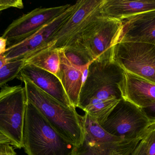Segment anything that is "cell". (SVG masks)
<instances>
[{
	"label": "cell",
	"mask_w": 155,
	"mask_h": 155,
	"mask_svg": "<svg viewBox=\"0 0 155 155\" xmlns=\"http://www.w3.org/2000/svg\"><path fill=\"white\" fill-rule=\"evenodd\" d=\"M124 71L112 59V53L98 57L88 66L77 107L101 125L122 99L119 84Z\"/></svg>",
	"instance_id": "6da1fadb"
},
{
	"label": "cell",
	"mask_w": 155,
	"mask_h": 155,
	"mask_svg": "<svg viewBox=\"0 0 155 155\" xmlns=\"http://www.w3.org/2000/svg\"><path fill=\"white\" fill-rule=\"evenodd\" d=\"M17 78L24 84L27 101L39 110L63 137L76 148L81 145L84 140V132L80 115L76 112V108L63 104L22 75L19 73Z\"/></svg>",
	"instance_id": "7a4b0ae2"
},
{
	"label": "cell",
	"mask_w": 155,
	"mask_h": 155,
	"mask_svg": "<svg viewBox=\"0 0 155 155\" xmlns=\"http://www.w3.org/2000/svg\"><path fill=\"white\" fill-rule=\"evenodd\" d=\"M27 155H75L76 147L63 137L39 110L27 101L23 129Z\"/></svg>",
	"instance_id": "3957f363"
},
{
	"label": "cell",
	"mask_w": 155,
	"mask_h": 155,
	"mask_svg": "<svg viewBox=\"0 0 155 155\" xmlns=\"http://www.w3.org/2000/svg\"><path fill=\"white\" fill-rule=\"evenodd\" d=\"M27 98L24 86L5 85L0 91V134L11 145L23 148V129Z\"/></svg>",
	"instance_id": "277c9868"
},
{
	"label": "cell",
	"mask_w": 155,
	"mask_h": 155,
	"mask_svg": "<svg viewBox=\"0 0 155 155\" xmlns=\"http://www.w3.org/2000/svg\"><path fill=\"white\" fill-rule=\"evenodd\" d=\"M84 140L75 155H109L112 152L130 155L142 138L128 140L110 134L87 114L80 116Z\"/></svg>",
	"instance_id": "5b68a950"
},
{
	"label": "cell",
	"mask_w": 155,
	"mask_h": 155,
	"mask_svg": "<svg viewBox=\"0 0 155 155\" xmlns=\"http://www.w3.org/2000/svg\"><path fill=\"white\" fill-rule=\"evenodd\" d=\"M122 25L120 20L100 15L72 44L82 49L92 62L100 56L112 53L113 46L117 43Z\"/></svg>",
	"instance_id": "8992f818"
},
{
	"label": "cell",
	"mask_w": 155,
	"mask_h": 155,
	"mask_svg": "<svg viewBox=\"0 0 155 155\" xmlns=\"http://www.w3.org/2000/svg\"><path fill=\"white\" fill-rule=\"evenodd\" d=\"M153 124L142 109L122 99L100 126L110 134L133 140L143 138Z\"/></svg>",
	"instance_id": "52a82bcc"
},
{
	"label": "cell",
	"mask_w": 155,
	"mask_h": 155,
	"mask_svg": "<svg viewBox=\"0 0 155 155\" xmlns=\"http://www.w3.org/2000/svg\"><path fill=\"white\" fill-rule=\"evenodd\" d=\"M112 59L124 72L155 85V45L121 42L113 48Z\"/></svg>",
	"instance_id": "ba28073f"
},
{
	"label": "cell",
	"mask_w": 155,
	"mask_h": 155,
	"mask_svg": "<svg viewBox=\"0 0 155 155\" xmlns=\"http://www.w3.org/2000/svg\"><path fill=\"white\" fill-rule=\"evenodd\" d=\"M104 0L78 1L72 15L59 28L50 39L46 48H64L71 45L82 32L102 14Z\"/></svg>",
	"instance_id": "9c48e42d"
},
{
	"label": "cell",
	"mask_w": 155,
	"mask_h": 155,
	"mask_svg": "<svg viewBox=\"0 0 155 155\" xmlns=\"http://www.w3.org/2000/svg\"><path fill=\"white\" fill-rule=\"evenodd\" d=\"M77 5V2L71 5L61 15L44 25L33 34L21 42L8 46L5 53L7 61L25 60L32 55L45 49L52 35L72 15Z\"/></svg>",
	"instance_id": "30bf717a"
},
{
	"label": "cell",
	"mask_w": 155,
	"mask_h": 155,
	"mask_svg": "<svg viewBox=\"0 0 155 155\" xmlns=\"http://www.w3.org/2000/svg\"><path fill=\"white\" fill-rule=\"evenodd\" d=\"M71 5L35 8L14 20L2 36L7 40L8 46L21 42L61 15Z\"/></svg>",
	"instance_id": "8fae6325"
},
{
	"label": "cell",
	"mask_w": 155,
	"mask_h": 155,
	"mask_svg": "<svg viewBox=\"0 0 155 155\" xmlns=\"http://www.w3.org/2000/svg\"><path fill=\"white\" fill-rule=\"evenodd\" d=\"M117 43H145L155 45V10L138 14L122 20Z\"/></svg>",
	"instance_id": "7c38bea8"
},
{
	"label": "cell",
	"mask_w": 155,
	"mask_h": 155,
	"mask_svg": "<svg viewBox=\"0 0 155 155\" xmlns=\"http://www.w3.org/2000/svg\"><path fill=\"white\" fill-rule=\"evenodd\" d=\"M119 88L122 99L141 109L155 102V85L132 74L124 72Z\"/></svg>",
	"instance_id": "4fadbf2b"
},
{
	"label": "cell",
	"mask_w": 155,
	"mask_h": 155,
	"mask_svg": "<svg viewBox=\"0 0 155 155\" xmlns=\"http://www.w3.org/2000/svg\"><path fill=\"white\" fill-rule=\"evenodd\" d=\"M20 73L28 78L38 88L63 104L69 107H74L60 79L53 74L29 64H25Z\"/></svg>",
	"instance_id": "5bb4252c"
},
{
	"label": "cell",
	"mask_w": 155,
	"mask_h": 155,
	"mask_svg": "<svg viewBox=\"0 0 155 155\" xmlns=\"http://www.w3.org/2000/svg\"><path fill=\"white\" fill-rule=\"evenodd\" d=\"M60 49L61 62L58 77L74 107H77L79 95L87 74V69L82 70L68 60L62 49Z\"/></svg>",
	"instance_id": "9a60e30c"
},
{
	"label": "cell",
	"mask_w": 155,
	"mask_h": 155,
	"mask_svg": "<svg viewBox=\"0 0 155 155\" xmlns=\"http://www.w3.org/2000/svg\"><path fill=\"white\" fill-rule=\"evenodd\" d=\"M153 10L155 0H104L102 6L103 15L120 21Z\"/></svg>",
	"instance_id": "2e32d148"
},
{
	"label": "cell",
	"mask_w": 155,
	"mask_h": 155,
	"mask_svg": "<svg viewBox=\"0 0 155 155\" xmlns=\"http://www.w3.org/2000/svg\"><path fill=\"white\" fill-rule=\"evenodd\" d=\"M25 60V64L34 66L58 77L60 68V49L46 48L32 55Z\"/></svg>",
	"instance_id": "e0dca14e"
},
{
	"label": "cell",
	"mask_w": 155,
	"mask_h": 155,
	"mask_svg": "<svg viewBox=\"0 0 155 155\" xmlns=\"http://www.w3.org/2000/svg\"><path fill=\"white\" fill-rule=\"evenodd\" d=\"M61 49L66 58L73 65L82 70L88 68L91 61L86 54L79 47L72 44Z\"/></svg>",
	"instance_id": "ac0fdd59"
},
{
	"label": "cell",
	"mask_w": 155,
	"mask_h": 155,
	"mask_svg": "<svg viewBox=\"0 0 155 155\" xmlns=\"http://www.w3.org/2000/svg\"><path fill=\"white\" fill-rule=\"evenodd\" d=\"M25 65L24 60H18L8 62L0 70V87L17 78Z\"/></svg>",
	"instance_id": "d6986e66"
},
{
	"label": "cell",
	"mask_w": 155,
	"mask_h": 155,
	"mask_svg": "<svg viewBox=\"0 0 155 155\" xmlns=\"http://www.w3.org/2000/svg\"><path fill=\"white\" fill-rule=\"evenodd\" d=\"M149 129L130 155H147V143Z\"/></svg>",
	"instance_id": "ffe728a7"
},
{
	"label": "cell",
	"mask_w": 155,
	"mask_h": 155,
	"mask_svg": "<svg viewBox=\"0 0 155 155\" xmlns=\"http://www.w3.org/2000/svg\"><path fill=\"white\" fill-rule=\"evenodd\" d=\"M23 7L21 0H0V12L10 8L22 9Z\"/></svg>",
	"instance_id": "44dd1931"
},
{
	"label": "cell",
	"mask_w": 155,
	"mask_h": 155,
	"mask_svg": "<svg viewBox=\"0 0 155 155\" xmlns=\"http://www.w3.org/2000/svg\"><path fill=\"white\" fill-rule=\"evenodd\" d=\"M147 155H155V124L150 127L147 143Z\"/></svg>",
	"instance_id": "7402d4cb"
},
{
	"label": "cell",
	"mask_w": 155,
	"mask_h": 155,
	"mask_svg": "<svg viewBox=\"0 0 155 155\" xmlns=\"http://www.w3.org/2000/svg\"><path fill=\"white\" fill-rule=\"evenodd\" d=\"M142 110L152 123L155 124V102Z\"/></svg>",
	"instance_id": "603a6c76"
},
{
	"label": "cell",
	"mask_w": 155,
	"mask_h": 155,
	"mask_svg": "<svg viewBox=\"0 0 155 155\" xmlns=\"http://www.w3.org/2000/svg\"><path fill=\"white\" fill-rule=\"evenodd\" d=\"M13 147L9 144L0 143V155H16Z\"/></svg>",
	"instance_id": "cb8c5ba5"
},
{
	"label": "cell",
	"mask_w": 155,
	"mask_h": 155,
	"mask_svg": "<svg viewBox=\"0 0 155 155\" xmlns=\"http://www.w3.org/2000/svg\"><path fill=\"white\" fill-rule=\"evenodd\" d=\"M7 40L2 36L0 37V55L5 53L7 49Z\"/></svg>",
	"instance_id": "d4e9b609"
},
{
	"label": "cell",
	"mask_w": 155,
	"mask_h": 155,
	"mask_svg": "<svg viewBox=\"0 0 155 155\" xmlns=\"http://www.w3.org/2000/svg\"><path fill=\"white\" fill-rule=\"evenodd\" d=\"M5 54L0 55V70L8 62Z\"/></svg>",
	"instance_id": "484cf974"
},
{
	"label": "cell",
	"mask_w": 155,
	"mask_h": 155,
	"mask_svg": "<svg viewBox=\"0 0 155 155\" xmlns=\"http://www.w3.org/2000/svg\"><path fill=\"white\" fill-rule=\"evenodd\" d=\"M0 143H6L11 145V141L6 136L0 134Z\"/></svg>",
	"instance_id": "4316f807"
},
{
	"label": "cell",
	"mask_w": 155,
	"mask_h": 155,
	"mask_svg": "<svg viewBox=\"0 0 155 155\" xmlns=\"http://www.w3.org/2000/svg\"><path fill=\"white\" fill-rule=\"evenodd\" d=\"M109 155H122L120 154L119 153H117V152H115V151H114V152H112L111 153L109 154Z\"/></svg>",
	"instance_id": "83f0119b"
}]
</instances>
